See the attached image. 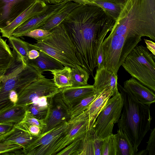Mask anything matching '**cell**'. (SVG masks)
I'll return each instance as SVG.
<instances>
[{
	"label": "cell",
	"instance_id": "47",
	"mask_svg": "<svg viewBox=\"0 0 155 155\" xmlns=\"http://www.w3.org/2000/svg\"><path fill=\"white\" fill-rule=\"evenodd\" d=\"M43 2L44 3H45L47 5L48 4H50V2L49 1V0H39Z\"/></svg>",
	"mask_w": 155,
	"mask_h": 155
},
{
	"label": "cell",
	"instance_id": "45",
	"mask_svg": "<svg viewBox=\"0 0 155 155\" xmlns=\"http://www.w3.org/2000/svg\"><path fill=\"white\" fill-rule=\"evenodd\" d=\"M63 1V0H49L50 4H58L62 2Z\"/></svg>",
	"mask_w": 155,
	"mask_h": 155
},
{
	"label": "cell",
	"instance_id": "42",
	"mask_svg": "<svg viewBox=\"0 0 155 155\" xmlns=\"http://www.w3.org/2000/svg\"><path fill=\"white\" fill-rule=\"evenodd\" d=\"M8 97L11 102L14 104H15L18 100V93L15 91H12L9 93Z\"/></svg>",
	"mask_w": 155,
	"mask_h": 155
},
{
	"label": "cell",
	"instance_id": "18",
	"mask_svg": "<svg viewBox=\"0 0 155 155\" xmlns=\"http://www.w3.org/2000/svg\"><path fill=\"white\" fill-rule=\"evenodd\" d=\"M103 140L92 129L88 130L81 139L76 155H101Z\"/></svg>",
	"mask_w": 155,
	"mask_h": 155
},
{
	"label": "cell",
	"instance_id": "26",
	"mask_svg": "<svg viewBox=\"0 0 155 155\" xmlns=\"http://www.w3.org/2000/svg\"><path fill=\"white\" fill-rule=\"evenodd\" d=\"M115 134L117 144V155H136L138 151L127 136L119 128Z\"/></svg>",
	"mask_w": 155,
	"mask_h": 155
},
{
	"label": "cell",
	"instance_id": "22",
	"mask_svg": "<svg viewBox=\"0 0 155 155\" xmlns=\"http://www.w3.org/2000/svg\"><path fill=\"white\" fill-rule=\"evenodd\" d=\"M81 5L72 1H68L38 28L51 31L61 24L71 11Z\"/></svg>",
	"mask_w": 155,
	"mask_h": 155
},
{
	"label": "cell",
	"instance_id": "1",
	"mask_svg": "<svg viewBox=\"0 0 155 155\" xmlns=\"http://www.w3.org/2000/svg\"><path fill=\"white\" fill-rule=\"evenodd\" d=\"M115 22L100 7L86 4L74 9L61 23L81 66L93 77L99 48Z\"/></svg>",
	"mask_w": 155,
	"mask_h": 155
},
{
	"label": "cell",
	"instance_id": "44",
	"mask_svg": "<svg viewBox=\"0 0 155 155\" xmlns=\"http://www.w3.org/2000/svg\"><path fill=\"white\" fill-rule=\"evenodd\" d=\"M148 154L147 151L146 150H140L138 153H137L136 155H147Z\"/></svg>",
	"mask_w": 155,
	"mask_h": 155
},
{
	"label": "cell",
	"instance_id": "37",
	"mask_svg": "<svg viewBox=\"0 0 155 155\" xmlns=\"http://www.w3.org/2000/svg\"><path fill=\"white\" fill-rule=\"evenodd\" d=\"M50 33V31L38 28L27 33L24 36L30 37L38 40L46 37Z\"/></svg>",
	"mask_w": 155,
	"mask_h": 155
},
{
	"label": "cell",
	"instance_id": "9",
	"mask_svg": "<svg viewBox=\"0 0 155 155\" xmlns=\"http://www.w3.org/2000/svg\"><path fill=\"white\" fill-rule=\"evenodd\" d=\"M52 79L45 76L30 84L18 94V100L15 104L27 107L35 98L44 96L51 97L60 92Z\"/></svg>",
	"mask_w": 155,
	"mask_h": 155
},
{
	"label": "cell",
	"instance_id": "49",
	"mask_svg": "<svg viewBox=\"0 0 155 155\" xmlns=\"http://www.w3.org/2000/svg\"><path fill=\"white\" fill-rule=\"evenodd\" d=\"M3 134H0V140L1 138V137H2V135H3Z\"/></svg>",
	"mask_w": 155,
	"mask_h": 155
},
{
	"label": "cell",
	"instance_id": "5",
	"mask_svg": "<svg viewBox=\"0 0 155 155\" xmlns=\"http://www.w3.org/2000/svg\"><path fill=\"white\" fill-rule=\"evenodd\" d=\"M155 56L146 47L137 45L126 57L122 66L132 77L154 92Z\"/></svg>",
	"mask_w": 155,
	"mask_h": 155
},
{
	"label": "cell",
	"instance_id": "20",
	"mask_svg": "<svg viewBox=\"0 0 155 155\" xmlns=\"http://www.w3.org/2000/svg\"><path fill=\"white\" fill-rule=\"evenodd\" d=\"M112 96L113 94L111 90H104L89 105L87 109L88 115L89 130L92 128L98 115L108 99Z\"/></svg>",
	"mask_w": 155,
	"mask_h": 155
},
{
	"label": "cell",
	"instance_id": "40",
	"mask_svg": "<svg viewBox=\"0 0 155 155\" xmlns=\"http://www.w3.org/2000/svg\"><path fill=\"white\" fill-rule=\"evenodd\" d=\"M14 125L12 123H0V134H4L8 133L12 129Z\"/></svg>",
	"mask_w": 155,
	"mask_h": 155
},
{
	"label": "cell",
	"instance_id": "7",
	"mask_svg": "<svg viewBox=\"0 0 155 155\" xmlns=\"http://www.w3.org/2000/svg\"><path fill=\"white\" fill-rule=\"evenodd\" d=\"M111 97L98 115L91 128L102 139L113 134L114 124L117 123L121 114L123 103L120 93Z\"/></svg>",
	"mask_w": 155,
	"mask_h": 155
},
{
	"label": "cell",
	"instance_id": "16",
	"mask_svg": "<svg viewBox=\"0 0 155 155\" xmlns=\"http://www.w3.org/2000/svg\"><path fill=\"white\" fill-rule=\"evenodd\" d=\"M123 87L145 105L150 106L155 102L154 92L134 78L125 81Z\"/></svg>",
	"mask_w": 155,
	"mask_h": 155
},
{
	"label": "cell",
	"instance_id": "2",
	"mask_svg": "<svg viewBox=\"0 0 155 155\" xmlns=\"http://www.w3.org/2000/svg\"><path fill=\"white\" fill-rule=\"evenodd\" d=\"M110 33L155 41V0H126Z\"/></svg>",
	"mask_w": 155,
	"mask_h": 155
},
{
	"label": "cell",
	"instance_id": "48",
	"mask_svg": "<svg viewBox=\"0 0 155 155\" xmlns=\"http://www.w3.org/2000/svg\"><path fill=\"white\" fill-rule=\"evenodd\" d=\"M4 74L0 76V84H1V83H2V80L3 79L4 76Z\"/></svg>",
	"mask_w": 155,
	"mask_h": 155
},
{
	"label": "cell",
	"instance_id": "43",
	"mask_svg": "<svg viewBox=\"0 0 155 155\" xmlns=\"http://www.w3.org/2000/svg\"><path fill=\"white\" fill-rule=\"evenodd\" d=\"M39 51L34 49L31 50L28 52V60H33L36 59L39 56Z\"/></svg>",
	"mask_w": 155,
	"mask_h": 155
},
{
	"label": "cell",
	"instance_id": "12",
	"mask_svg": "<svg viewBox=\"0 0 155 155\" xmlns=\"http://www.w3.org/2000/svg\"><path fill=\"white\" fill-rule=\"evenodd\" d=\"M37 0H0V29L13 21Z\"/></svg>",
	"mask_w": 155,
	"mask_h": 155
},
{
	"label": "cell",
	"instance_id": "32",
	"mask_svg": "<svg viewBox=\"0 0 155 155\" xmlns=\"http://www.w3.org/2000/svg\"><path fill=\"white\" fill-rule=\"evenodd\" d=\"M117 151L116 135L112 134L103 140L101 155H117Z\"/></svg>",
	"mask_w": 155,
	"mask_h": 155
},
{
	"label": "cell",
	"instance_id": "24",
	"mask_svg": "<svg viewBox=\"0 0 155 155\" xmlns=\"http://www.w3.org/2000/svg\"><path fill=\"white\" fill-rule=\"evenodd\" d=\"M26 108L25 106L14 104L0 112V123L14 124L18 123L23 119Z\"/></svg>",
	"mask_w": 155,
	"mask_h": 155
},
{
	"label": "cell",
	"instance_id": "34",
	"mask_svg": "<svg viewBox=\"0 0 155 155\" xmlns=\"http://www.w3.org/2000/svg\"><path fill=\"white\" fill-rule=\"evenodd\" d=\"M14 126L22 130L26 131L33 136L37 137L42 133V130L38 126L30 125L26 123L20 122L14 125Z\"/></svg>",
	"mask_w": 155,
	"mask_h": 155
},
{
	"label": "cell",
	"instance_id": "4",
	"mask_svg": "<svg viewBox=\"0 0 155 155\" xmlns=\"http://www.w3.org/2000/svg\"><path fill=\"white\" fill-rule=\"evenodd\" d=\"M46 37L28 45L31 48L42 51L55 58L64 67L78 70L82 68L76 55L72 41L61 23Z\"/></svg>",
	"mask_w": 155,
	"mask_h": 155
},
{
	"label": "cell",
	"instance_id": "30",
	"mask_svg": "<svg viewBox=\"0 0 155 155\" xmlns=\"http://www.w3.org/2000/svg\"><path fill=\"white\" fill-rule=\"evenodd\" d=\"M101 92H99L96 91L93 94L83 99L77 104L73 106L70 109V119L80 115L86 110L90 104Z\"/></svg>",
	"mask_w": 155,
	"mask_h": 155
},
{
	"label": "cell",
	"instance_id": "25",
	"mask_svg": "<svg viewBox=\"0 0 155 155\" xmlns=\"http://www.w3.org/2000/svg\"><path fill=\"white\" fill-rule=\"evenodd\" d=\"M49 97L44 96L35 98L26 109L37 119L44 120L48 112Z\"/></svg>",
	"mask_w": 155,
	"mask_h": 155
},
{
	"label": "cell",
	"instance_id": "46",
	"mask_svg": "<svg viewBox=\"0 0 155 155\" xmlns=\"http://www.w3.org/2000/svg\"><path fill=\"white\" fill-rule=\"evenodd\" d=\"M6 71V70H0V76L4 74Z\"/></svg>",
	"mask_w": 155,
	"mask_h": 155
},
{
	"label": "cell",
	"instance_id": "14",
	"mask_svg": "<svg viewBox=\"0 0 155 155\" xmlns=\"http://www.w3.org/2000/svg\"><path fill=\"white\" fill-rule=\"evenodd\" d=\"M47 8V5L43 2L37 0L11 23L0 29L2 36L9 38L12 36L13 31L18 26L29 18L44 11Z\"/></svg>",
	"mask_w": 155,
	"mask_h": 155
},
{
	"label": "cell",
	"instance_id": "23",
	"mask_svg": "<svg viewBox=\"0 0 155 155\" xmlns=\"http://www.w3.org/2000/svg\"><path fill=\"white\" fill-rule=\"evenodd\" d=\"M125 1L126 0H98L87 4L94 5L100 7L108 16L116 21L120 14Z\"/></svg>",
	"mask_w": 155,
	"mask_h": 155
},
{
	"label": "cell",
	"instance_id": "17",
	"mask_svg": "<svg viewBox=\"0 0 155 155\" xmlns=\"http://www.w3.org/2000/svg\"><path fill=\"white\" fill-rule=\"evenodd\" d=\"M96 92L93 85L87 84L82 86H71L62 89V98L69 110L84 98Z\"/></svg>",
	"mask_w": 155,
	"mask_h": 155
},
{
	"label": "cell",
	"instance_id": "38",
	"mask_svg": "<svg viewBox=\"0 0 155 155\" xmlns=\"http://www.w3.org/2000/svg\"><path fill=\"white\" fill-rule=\"evenodd\" d=\"M150 130L151 132L148 141L147 142L146 150L148 152V155H155V128Z\"/></svg>",
	"mask_w": 155,
	"mask_h": 155
},
{
	"label": "cell",
	"instance_id": "28",
	"mask_svg": "<svg viewBox=\"0 0 155 155\" xmlns=\"http://www.w3.org/2000/svg\"><path fill=\"white\" fill-rule=\"evenodd\" d=\"M71 71V68L64 67L62 69L50 71L53 75V82L58 88L63 89L72 86Z\"/></svg>",
	"mask_w": 155,
	"mask_h": 155
},
{
	"label": "cell",
	"instance_id": "27",
	"mask_svg": "<svg viewBox=\"0 0 155 155\" xmlns=\"http://www.w3.org/2000/svg\"><path fill=\"white\" fill-rule=\"evenodd\" d=\"M8 41L13 48L12 52L22 60L23 63L27 64L28 60V52L31 49L28 43L13 36L8 38Z\"/></svg>",
	"mask_w": 155,
	"mask_h": 155
},
{
	"label": "cell",
	"instance_id": "41",
	"mask_svg": "<svg viewBox=\"0 0 155 155\" xmlns=\"http://www.w3.org/2000/svg\"><path fill=\"white\" fill-rule=\"evenodd\" d=\"M146 47L151 53L155 56V43L152 41L147 39H144Z\"/></svg>",
	"mask_w": 155,
	"mask_h": 155
},
{
	"label": "cell",
	"instance_id": "33",
	"mask_svg": "<svg viewBox=\"0 0 155 155\" xmlns=\"http://www.w3.org/2000/svg\"><path fill=\"white\" fill-rule=\"evenodd\" d=\"M83 136L72 141L57 153L56 155H76Z\"/></svg>",
	"mask_w": 155,
	"mask_h": 155
},
{
	"label": "cell",
	"instance_id": "13",
	"mask_svg": "<svg viewBox=\"0 0 155 155\" xmlns=\"http://www.w3.org/2000/svg\"><path fill=\"white\" fill-rule=\"evenodd\" d=\"M68 2L66 1L52 5L47 4L46 10L29 18L18 26L13 31L12 36L17 37L23 36L27 33L38 28Z\"/></svg>",
	"mask_w": 155,
	"mask_h": 155
},
{
	"label": "cell",
	"instance_id": "8",
	"mask_svg": "<svg viewBox=\"0 0 155 155\" xmlns=\"http://www.w3.org/2000/svg\"><path fill=\"white\" fill-rule=\"evenodd\" d=\"M75 118L61 123L52 129L41 134L23 149L24 155H51L52 151L59 140L71 127Z\"/></svg>",
	"mask_w": 155,
	"mask_h": 155
},
{
	"label": "cell",
	"instance_id": "19",
	"mask_svg": "<svg viewBox=\"0 0 155 155\" xmlns=\"http://www.w3.org/2000/svg\"><path fill=\"white\" fill-rule=\"evenodd\" d=\"M39 52V56L35 59L28 60L27 64L32 66L41 73L45 71L64 68L63 65L55 58L42 51Z\"/></svg>",
	"mask_w": 155,
	"mask_h": 155
},
{
	"label": "cell",
	"instance_id": "15",
	"mask_svg": "<svg viewBox=\"0 0 155 155\" xmlns=\"http://www.w3.org/2000/svg\"><path fill=\"white\" fill-rule=\"evenodd\" d=\"M93 85L96 91L101 92L105 89L112 91L113 96L119 93L117 87V75L115 73L104 67L97 69Z\"/></svg>",
	"mask_w": 155,
	"mask_h": 155
},
{
	"label": "cell",
	"instance_id": "21",
	"mask_svg": "<svg viewBox=\"0 0 155 155\" xmlns=\"http://www.w3.org/2000/svg\"><path fill=\"white\" fill-rule=\"evenodd\" d=\"M37 138L14 125L9 131L3 134L0 141L18 144L23 149Z\"/></svg>",
	"mask_w": 155,
	"mask_h": 155
},
{
	"label": "cell",
	"instance_id": "10",
	"mask_svg": "<svg viewBox=\"0 0 155 155\" xmlns=\"http://www.w3.org/2000/svg\"><path fill=\"white\" fill-rule=\"evenodd\" d=\"M61 91L49 98V109L42 133L70 119L69 109L64 102Z\"/></svg>",
	"mask_w": 155,
	"mask_h": 155
},
{
	"label": "cell",
	"instance_id": "3",
	"mask_svg": "<svg viewBox=\"0 0 155 155\" xmlns=\"http://www.w3.org/2000/svg\"><path fill=\"white\" fill-rule=\"evenodd\" d=\"M117 87L123 103L121 118L117 125L138 151V147L150 130L152 120L150 106L140 102L118 83Z\"/></svg>",
	"mask_w": 155,
	"mask_h": 155
},
{
	"label": "cell",
	"instance_id": "36",
	"mask_svg": "<svg viewBox=\"0 0 155 155\" xmlns=\"http://www.w3.org/2000/svg\"><path fill=\"white\" fill-rule=\"evenodd\" d=\"M23 149L20 145L14 143L0 141V154L8 155L10 153Z\"/></svg>",
	"mask_w": 155,
	"mask_h": 155
},
{
	"label": "cell",
	"instance_id": "11",
	"mask_svg": "<svg viewBox=\"0 0 155 155\" xmlns=\"http://www.w3.org/2000/svg\"><path fill=\"white\" fill-rule=\"evenodd\" d=\"M88 115L86 109L75 117L70 130L57 143L51 153L56 155L59 151L77 138L84 136L88 130Z\"/></svg>",
	"mask_w": 155,
	"mask_h": 155
},
{
	"label": "cell",
	"instance_id": "31",
	"mask_svg": "<svg viewBox=\"0 0 155 155\" xmlns=\"http://www.w3.org/2000/svg\"><path fill=\"white\" fill-rule=\"evenodd\" d=\"M71 74L72 86H82L88 84L90 74L83 68L78 70L71 69Z\"/></svg>",
	"mask_w": 155,
	"mask_h": 155
},
{
	"label": "cell",
	"instance_id": "39",
	"mask_svg": "<svg viewBox=\"0 0 155 155\" xmlns=\"http://www.w3.org/2000/svg\"><path fill=\"white\" fill-rule=\"evenodd\" d=\"M103 42L101 43L97 53L96 64L97 69H100L104 67Z\"/></svg>",
	"mask_w": 155,
	"mask_h": 155
},
{
	"label": "cell",
	"instance_id": "29",
	"mask_svg": "<svg viewBox=\"0 0 155 155\" xmlns=\"http://www.w3.org/2000/svg\"><path fill=\"white\" fill-rule=\"evenodd\" d=\"M14 60L12 51L6 41L0 36V70H7Z\"/></svg>",
	"mask_w": 155,
	"mask_h": 155
},
{
	"label": "cell",
	"instance_id": "35",
	"mask_svg": "<svg viewBox=\"0 0 155 155\" xmlns=\"http://www.w3.org/2000/svg\"><path fill=\"white\" fill-rule=\"evenodd\" d=\"M21 122L30 125L38 126L41 128L42 132L45 127L44 120L37 119L33 116L27 109L24 117Z\"/></svg>",
	"mask_w": 155,
	"mask_h": 155
},
{
	"label": "cell",
	"instance_id": "6",
	"mask_svg": "<svg viewBox=\"0 0 155 155\" xmlns=\"http://www.w3.org/2000/svg\"><path fill=\"white\" fill-rule=\"evenodd\" d=\"M141 40L110 33L102 43L104 67L117 74L127 56Z\"/></svg>",
	"mask_w": 155,
	"mask_h": 155
}]
</instances>
